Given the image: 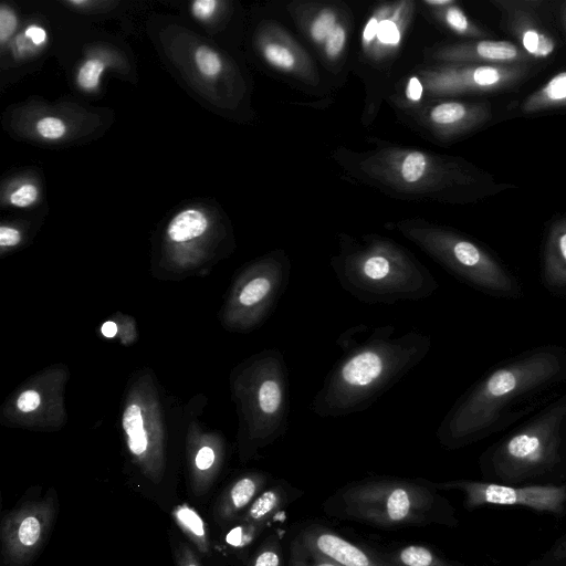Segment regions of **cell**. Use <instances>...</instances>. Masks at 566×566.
Here are the masks:
<instances>
[{
    "instance_id": "6da1fadb",
    "label": "cell",
    "mask_w": 566,
    "mask_h": 566,
    "mask_svg": "<svg viewBox=\"0 0 566 566\" xmlns=\"http://www.w3.org/2000/svg\"><path fill=\"white\" fill-rule=\"evenodd\" d=\"M566 380V349L546 345L512 357L476 380L446 413L437 438L450 449L497 432L532 411Z\"/></svg>"
},
{
    "instance_id": "7a4b0ae2",
    "label": "cell",
    "mask_w": 566,
    "mask_h": 566,
    "mask_svg": "<svg viewBox=\"0 0 566 566\" xmlns=\"http://www.w3.org/2000/svg\"><path fill=\"white\" fill-rule=\"evenodd\" d=\"M364 325L345 331L336 340L343 355L334 363L311 402L321 418L360 412L400 381L431 349V338L419 331L398 333L391 325Z\"/></svg>"
},
{
    "instance_id": "3957f363",
    "label": "cell",
    "mask_w": 566,
    "mask_h": 566,
    "mask_svg": "<svg viewBox=\"0 0 566 566\" xmlns=\"http://www.w3.org/2000/svg\"><path fill=\"white\" fill-rule=\"evenodd\" d=\"M185 403L167 391L153 368L128 377L120 401L119 428L128 464L146 483L160 486L184 453Z\"/></svg>"
},
{
    "instance_id": "277c9868",
    "label": "cell",
    "mask_w": 566,
    "mask_h": 566,
    "mask_svg": "<svg viewBox=\"0 0 566 566\" xmlns=\"http://www.w3.org/2000/svg\"><path fill=\"white\" fill-rule=\"evenodd\" d=\"M331 265L340 287L365 304L392 305L431 296L439 283L412 253L392 241L344 239Z\"/></svg>"
},
{
    "instance_id": "5b68a950",
    "label": "cell",
    "mask_w": 566,
    "mask_h": 566,
    "mask_svg": "<svg viewBox=\"0 0 566 566\" xmlns=\"http://www.w3.org/2000/svg\"><path fill=\"white\" fill-rule=\"evenodd\" d=\"M229 388L238 417L237 451L244 462L287 430L290 379L282 352L265 348L241 360L229 375Z\"/></svg>"
},
{
    "instance_id": "8992f818",
    "label": "cell",
    "mask_w": 566,
    "mask_h": 566,
    "mask_svg": "<svg viewBox=\"0 0 566 566\" xmlns=\"http://www.w3.org/2000/svg\"><path fill=\"white\" fill-rule=\"evenodd\" d=\"M564 424L566 394L494 444L484 455L485 463L505 484L543 474L559 461Z\"/></svg>"
},
{
    "instance_id": "52a82bcc",
    "label": "cell",
    "mask_w": 566,
    "mask_h": 566,
    "mask_svg": "<svg viewBox=\"0 0 566 566\" xmlns=\"http://www.w3.org/2000/svg\"><path fill=\"white\" fill-rule=\"evenodd\" d=\"M400 231L446 271L471 287L497 297L521 294L520 283L509 269L467 237L424 226H400Z\"/></svg>"
},
{
    "instance_id": "ba28073f",
    "label": "cell",
    "mask_w": 566,
    "mask_h": 566,
    "mask_svg": "<svg viewBox=\"0 0 566 566\" xmlns=\"http://www.w3.org/2000/svg\"><path fill=\"white\" fill-rule=\"evenodd\" d=\"M291 262L283 251L270 252L245 264L232 277L218 312L230 333L247 334L261 327L285 293Z\"/></svg>"
},
{
    "instance_id": "9c48e42d",
    "label": "cell",
    "mask_w": 566,
    "mask_h": 566,
    "mask_svg": "<svg viewBox=\"0 0 566 566\" xmlns=\"http://www.w3.org/2000/svg\"><path fill=\"white\" fill-rule=\"evenodd\" d=\"M70 367L49 365L20 382L0 407V423L10 429L60 431L67 423L65 406Z\"/></svg>"
},
{
    "instance_id": "30bf717a",
    "label": "cell",
    "mask_w": 566,
    "mask_h": 566,
    "mask_svg": "<svg viewBox=\"0 0 566 566\" xmlns=\"http://www.w3.org/2000/svg\"><path fill=\"white\" fill-rule=\"evenodd\" d=\"M342 502L350 517L396 526L422 521L433 504V495L427 486L415 482L379 479L348 486Z\"/></svg>"
},
{
    "instance_id": "8fae6325",
    "label": "cell",
    "mask_w": 566,
    "mask_h": 566,
    "mask_svg": "<svg viewBox=\"0 0 566 566\" xmlns=\"http://www.w3.org/2000/svg\"><path fill=\"white\" fill-rule=\"evenodd\" d=\"M57 512L53 488L6 512L0 522V566H30L48 542Z\"/></svg>"
},
{
    "instance_id": "7c38bea8",
    "label": "cell",
    "mask_w": 566,
    "mask_h": 566,
    "mask_svg": "<svg viewBox=\"0 0 566 566\" xmlns=\"http://www.w3.org/2000/svg\"><path fill=\"white\" fill-rule=\"evenodd\" d=\"M207 403L208 398L203 394L192 396L185 403L182 455L189 490L196 497L208 494L221 474L228 457L224 434L201 420Z\"/></svg>"
},
{
    "instance_id": "4fadbf2b",
    "label": "cell",
    "mask_w": 566,
    "mask_h": 566,
    "mask_svg": "<svg viewBox=\"0 0 566 566\" xmlns=\"http://www.w3.org/2000/svg\"><path fill=\"white\" fill-rule=\"evenodd\" d=\"M464 494L468 507L483 505L524 506L538 512L560 514L566 507V485H515L496 482L457 480L436 485Z\"/></svg>"
},
{
    "instance_id": "5bb4252c",
    "label": "cell",
    "mask_w": 566,
    "mask_h": 566,
    "mask_svg": "<svg viewBox=\"0 0 566 566\" xmlns=\"http://www.w3.org/2000/svg\"><path fill=\"white\" fill-rule=\"evenodd\" d=\"M526 65H480L450 67L437 72L431 87L440 93H489L520 83L527 75Z\"/></svg>"
},
{
    "instance_id": "9a60e30c",
    "label": "cell",
    "mask_w": 566,
    "mask_h": 566,
    "mask_svg": "<svg viewBox=\"0 0 566 566\" xmlns=\"http://www.w3.org/2000/svg\"><path fill=\"white\" fill-rule=\"evenodd\" d=\"M301 543L306 553L332 560L340 566H397L386 557L373 555L326 530L304 532Z\"/></svg>"
},
{
    "instance_id": "2e32d148",
    "label": "cell",
    "mask_w": 566,
    "mask_h": 566,
    "mask_svg": "<svg viewBox=\"0 0 566 566\" xmlns=\"http://www.w3.org/2000/svg\"><path fill=\"white\" fill-rule=\"evenodd\" d=\"M266 475L249 471L235 478L219 495L213 506V518L220 526L233 525L252 504L266 483Z\"/></svg>"
},
{
    "instance_id": "e0dca14e",
    "label": "cell",
    "mask_w": 566,
    "mask_h": 566,
    "mask_svg": "<svg viewBox=\"0 0 566 566\" xmlns=\"http://www.w3.org/2000/svg\"><path fill=\"white\" fill-rule=\"evenodd\" d=\"M452 61L480 65H526L530 56L515 43L503 40H480L453 46L443 53Z\"/></svg>"
},
{
    "instance_id": "ac0fdd59",
    "label": "cell",
    "mask_w": 566,
    "mask_h": 566,
    "mask_svg": "<svg viewBox=\"0 0 566 566\" xmlns=\"http://www.w3.org/2000/svg\"><path fill=\"white\" fill-rule=\"evenodd\" d=\"M542 282L555 293H566V218L553 224L545 243Z\"/></svg>"
},
{
    "instance_id": "d6986e66",
    "label": "cell",
    "mask_w": 566,
    "mask_h": 566,
    "mask_svg": "<svg viewBox=\"0 0 566 566\" xmlns=\"http://www.w3.org/2000/svg\"><path fill=\"white\" fill-rule=\"evenodd\" d=\"M489 116L490 112L486 104L470 105L453 101L440 103L430 111L432 123L450 129L475 126Z\"/></svg>"
},
{
    "instance_id": "ffe728a7",
    "label": "cell",
    "mask_w": 566,
    "mask_h": 566,
    "mask_svg": "<svg viewBox=\"0 0 566 566\" xmlns=\"http://www.w3.org/2000/svg\"><path fill=\"white\" fill-rule=\"evenodd\" d=\"M170 515L198 554L209 556L211 553L210 533L200 513L188 503H179L172 507Z\"/></svg>"
},
{
    "instance_id": "44dd1931",
    "label": "cell",
    "mask_w": 566,
    "mask_h": 566,
    "mask_svg": "<svg viewBox=\"0 0 566 566\" xmlns=\"http://www.w3.org/2000/svg\"><path fill=\"white\" fill-rule=\"evenodd\" d=\"M523 51L531 57L545 59L555 50V42L549 34L534 24L530 18L518 13L512 23Z\"/></svg>"
},
{
    "instance_id": "7402d4cb",
    "label": "cell",
    "mask_w": 566,
    "mask_h": 566,
    "mask_svg": "<svg viewBox=\"0 0 566 566\" xmlns=\"http://www.w3.org/2000/svg\"><path fill=\"white\" fill-rule=\"evenodd\" d=\"M566 106V71L551 77L544 85L530 94L522 103L524 113Z\"/></svg>"
},
{
    "instance_id": "603a6c76",
    "label": "cell",
    "mask_w": 566,
    "mask_h": 566,
    "mask_svg": "<svg viewBox=\"0 0 566 566\" xmlns=\"http://www.w3.org/2000/svg\"><path fill=\"white\" fill-rule=\"evenodd\" d=\"M283 502L281 489L271 488L261 492L239 518L259 532L279 511Z\"/></svg>"
},
{
    "instance_id": "cb8c5ba5",
    "label": "cell",
    "mask_w": 566,
    "mask_h": 566,
    "mask_svg": "<svg viewBox=\"0 0 566 566\" xmlns=\"http://www.w3.org/2000/svg\"><path fill=\"white\" fill-rule=\"evenodd\" d=\"M98 334L105 339H115L122 345H133L138 339L136 321L133 316L116 312L104 321Z\"/></svg>"
},
{
    "instance_id": "d4e9b609",
    "label": "cell",
    "mask_w": 566,
    "mask_h": 566,
    "mask_svg": "<svg viewBox=\"0 0 566 566\" xmlns=\"http://www.w3.org/2000/svg\"><path fill=\"white\" fill-rule=\"evenodd\" d=\"M386 558L397 566H454L421 545L405 546Z\"/></svg>"
},
{
    "instance_id": "484cf974",
    "label": "cell",
    "mask_w": 566,
    "mask_h": 566,
    "mask_svg": "<svg viewBox=\"0 0 566 566\" xmlns=\"http://www.w3.org/2000/svg\"><path fill=\"white\" fill-rule=\"evenodd\" d=\"M427 169V157L420 151H411L405 157L400 167V174L406 182L413 184L423 177Z\"/></svg>"
},
{
    "instance_id": "4316f807",
    "label": "cell",
    "mask_w": 566,
    "mask_h": 566,
    "mask_svg": "<svg viewBox=\"0 0 566 566\" xmlns=\"http://www.w3.org/2000/svg\"><path fill=\"white\" fill-rule=\"evenodd\" d=\"M444 21L453 31L459 34L481 36L482 31L473 25L464 12L454 6H449L443 12Z\"/></svg>"
},
{
    "instance_id": "83f0119b",
    "label": "cell",
    "mask_w": 566,
    "mask_h": 566,
    "mask_svg": "<svg viewBox=\"0 0 566 566\" xmlns=\"http://www.w3.org/2000/svg\"><path fill=\"white\" fill-rule=\"evenodd\" d=\"M258 533L254 527L239 521L226 533L223 541L230 548L238 549L250 544Z\"/></svg>"
},
{
    "instance_id": "f1b7e54d",
    "label": "cell",
    "mask_w": 566,
    "mask_h": 566,
    "mask_svg": "<svg viewBox=\"0 0 566 566\" xmlns=\"http://www.w3.org/2000/svg\"><path fill=\"white\" fill-rule=\"evenodd\" d=\"M245 566H283L276 543L266 542L254 553Z\"/></svg>"
},
{
    "instance_id": "f546056e",
    "label": "cell",
    "mask_w": 566,
    "mask_h": 566,
    "mask_svg": "<svg viewBox=\"0 0 566 566\" xmlns=\"http://www.w3.org/2000/svg\"><path fill=\"white\" fill-rule=\"evenodd\" d=\"M195 60L199 71L206 76H214L221 70L219 56L208 46H199L195 52Z\"/></svg>"
},
{
    "instance_id": "4dcf8cb0",
    "label": "cell",
    "mask_w": 566,
    "mask_h": 566,
    "mask_svg": "<svg viewBox=\"0 0 566 566\" xmlns=\"http://www.w3.org/2000/svg\"><path fill=\"white\" fill-rule=\"evenodd\" d=\"M265 59L274 66L282 70H292L295 65L293 53L283 45L270 43L264 48Z\"/></svg>"
},
{
    "instance_id": "1f68e13d",
    "label": "cell",
    "mask_w": 566,
    "mask_h": 566,
    "mask_svg": "<svg viewBox=\"0 0 566 566\" xmlns=\"http://www.w3.org/2000/svg\"><path fill=\"white\" fill-rule=\"evenodd\" d=\"M104 70V64L99 60L86 61L78 71L77 83L85 90H92L98 85L99 76Z\"/></svg>"
},
{
    "instance_id": "d6a6232c",
    "label": "cell",
    "mask_w": 566,
    "mask_h": 566,
    "mask_svg": "<svg viewBox=\"0 0 566 566\" xmlns=\"http://www.w3.org/2000/svg\"><path fill=\"white\" fill-rule=\"evenodd\" d=\"M337 24L335 14L329 10L322 11L311 25V35L315 42L322 43Z\"/></svg>"
},
{
    "instance_id": "836d02e7",
    "label": "cell",
    "mask_w": 566,
    "mask_h": 566,
    "mask_svg": "<svg viewBox=\"0 0 566 566\" xmlns=\"http://www.w3.org/2000/svg\"><path fill=\"white\" fill-rule=\"evenodd\" d=\"M172 554L176 566H202L198 552L187 542L175 539Z\"/></svg>"
},
{
    "instance_id": "e575fe53",
    "label": "cell",
    "mask_w": 566,
    "mask_h": 566,
    "mask_svg": "<svg viewBox=\"0 0 566 566\" xmlns=\"http://www.w3.org/2000/svg\"><path fill=\"white\" fill-rule=\"evenodd\" d=\"M38 133L49 139H56L64 135L65 125L56 117H43L36 123Z\"/></svg>"
},
{
    "instance_id": "d590c367",
    "label": "cell",
    "mask_w": 566,
    "mask_h": 566,
    "mask_svg": "<svg viewBox=\"0 0 566 566\" xmlns=\"http://www.w3.org/2000/svg\"><path fill=\"white\" fill-rule=\"evenodd\" d=\"M345 42H346V31L343 28V25L337 23L335 25V28L333 29V31L329 33V35L324 41L325 52L327 53V55L329 57H335L342 52V50L345 45Z\"/></svg>"
},
{
    "instance_id": "8d00e7d4",
    "label": "cell",
    "mask_w": 566,
    "mask_h": 566,
    "mask_svg": "<svg viewBox=\"0 0 566 566\" xmlns=\"http://www.w3.org/2000/svg\"><path fill=\"white\" fill-rule=\"evenodd\" d=\"M22 240V233L19 229L10 226L0 227V250L2 254L18 248Z\"/></svg>"
},
{
    "instance_id": "74e56055",
    "label": "cell",
    "mask_w": 566,
    "mask_h": 566,
    "mask_svg": "<svg viewBox=\"0 0 566 566\" xmlns=\"http://www.w3.org/2000/svg\"><path fill=\"white\" fill-rule=\"evenodd\" d=\"M38 198V190L33 185L25 184L15 189L10 196V202L17 207H28Z\"/></svg>"
},
{
    "instance_id": "f35d334b",
    "label": "cell",
    "mask_w": 566,
    "mask_h": 566,
    "mask_svg": "<svg viewBox=\"0 0 566 566\" xmlns=\"http://www.w3.org/2000/svg\"><path fill=\"white\" fill-rule=\"evenodd\" d=\"M376 36L385 44H397L400 41V32L391 20H382L378 23Z\"/></svg>"
},
{
    "instance_id": "ab89813d",
    "label": "cell",
    "mask_w": 566,
    "mask_h": 566,
    "mask_svg": "<svg viewBox=\"0 0 566 566\" xmlns=\"http://www.w3.org/2000/svg\"><path fill=\"white\" fill-rule=\"evenodd\" d=\"M15 14L7 8L0 10V41L4 43L12 35L17 28Z\"/></svg>"
},
{
    "instance_id": "60d3db41",
    "label": "cell",
    "mask_w": 566,
    "mask_h": 566,
    "mask_svg": "<svg viewBox=\"0 0 566 566\" xmlns=\"http://www.w3.org/2000/svg\"><path fill=\"white\" fill-rule=\"evenodd\" d=\"M216 6L214 0H197L192 3L191 11L198 19L206 20L213 14Z\"/></svg>"
},
{
    "instance_id": "b9f144b4",
    "label": "cell",
    "mask_w": 566,
    "mask_h": 566,
    "mask_svg": "<svg viewBox=\"0 0 566 566\" xmlns=\"http://www.w3.org/2000/svg\"><path fill=\"white\" fill-rule=\"evenodd\" d=\"M307 555V559H304L300 556H293L292 566H340L332 560L321 558L308 553Z\"/></svg>"
},
{
    "instance_id": "7bdbcfd3",
    "label": "cell",
    "mask_w": 566,
    "mask_h": 566,
    "mask_svg": "<svg viewBox=\"0 0 566 566\" xmlns=\"http://www.w3.org/2000/svg\"><path fill=\"white\" fill-rule=\"evenodd\" d=\"M407 97L410 101L417 102L421 98L422 95V85L421 82L417 77H411L408 82L406 90Z\"/></svg>"
},
{
    "instance_id": "ee69618b",
    "label": "cell",
    "mask_w": 566,
    "mask_h": 566,
    "mask_svg": "<svg viewBox=\"0 0 566 566\" xmlns=\"http://www.w3.org/2000/svg\"><path fill=\"white\" fill-rule=\"evenodd\" d=\"M25 35L36 45L42 44L46 40V32L38 25H30L25 30Z\"/></svg>"
},
{
    "instance_id": "f6af8a7d",
    "label": "cell",
    "mask_w": 566,
    "mask_h": 566,
    "mask_svg": "<svg viewBox=\"0 0 566 566\" xmlns=\"http://www.w3.org/2000/svg\"><path fill=\"white\" fill-rule=\"evenodd\" d=\"M378 20L376 18H371L365 29H364V33H363V38H364V41L365 42H369L371 41L376 34H377V29H378Z\"/></svg>"
},
{
    "instance_id": "bcb514c9",
    "label": "cell",
    "mask_w": 566,
    "mask_h": 566,
    "mask_svg": "<svg viewBox=\"0 0 566 566\" xmlns=\"http://www.w3.org/2000/svg\"><path fill=\"white\" fill-rule=\"evenodd\" d=\"M553 553L556 558H566V534L554 547Z\"/></svg>"
},
{
    "instance_id": "7dc6e473",
    "label": "cell",
    "mask_w": 566,
    "mask_h": 566,
    "mask_svg": "<svg viewBox=\"0 0 566 566\" xmlns=\"http://www.w3.org/2000/svg\"><path fill=\"white\" fill-rule=\"evenodd\" d=\"M426 3L431 6H450L453 2L450 0H427Z\"/></svg>"
},
{
    "instance_id": "c3c4849f",
    "label": "cell",
    "mask_w": 566,
    "mask_h": 566,
    "mask_svg": "<svg viewBox=\"0 0 566 566\" xmlns=\"http://www.w3.org/2000/svg\"><path fill=\"white\" fill-rule=\"evenodd\" d=\"M72 3H74V4H82V3H85V1H72Z\"/></svg>"
},
{
    "instance_id": "681fc988",
    "label": "cell",
    "mask_w": 566,
    "mask_h": 566,
    "mask_svg": "<svg viewBox=\"0 0 566 566\" xmlns=\"http://www.w3.org/2000/svg\"><path fill=\"white\" fill-rule=\"evenodd\" d=\"M564 19H565V21H566V15H565V18H564Z\"/></svg>"
}]
</instances>
